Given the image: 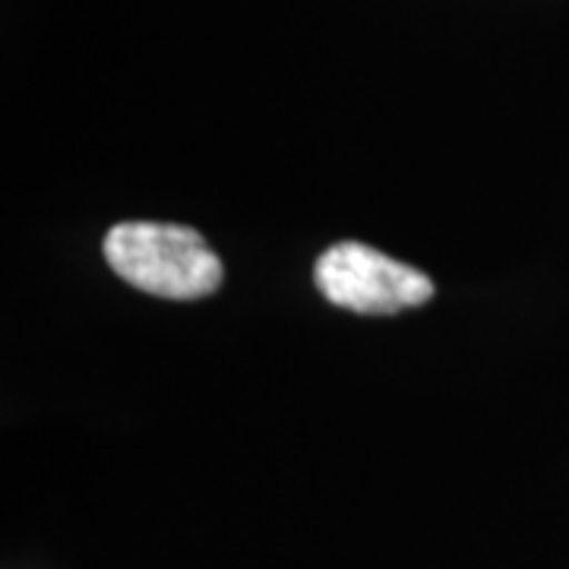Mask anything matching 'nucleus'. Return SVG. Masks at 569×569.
<instances>
[{
  "mask_svg": "<svg viewBox=\"0 0 569 569\" xmlns=\"http://www.w3.org/2000/svg\"><path fill=\"white\" fill-rule=\"evenodd\" d=\"M104 260L123 282L164 301H197L222 284L216 250L183 224H114L104 238Z\"/></svg>",
  "mask_w": 569,
  "mask_h": 569,
  "instance_id": "1",
  "label": "nucleus"
},
{
  "mask_svg": "<svg viewBox=\"0 0 569 569\" xmlns=\"http://www.w3.org/2000/svg\"><path fill=\"white\" fill-rule=\"evenodd\" d=\"M317 288L329 305L355 313H399L433 298V282L421 269L399 263L373 247L342 241L317 263Z\"/></svg>",
  "mask_w": 569,
  "mask_h": 569,
  "instance_id": "2",
  "label": "nucleus"
}]
</instances>
